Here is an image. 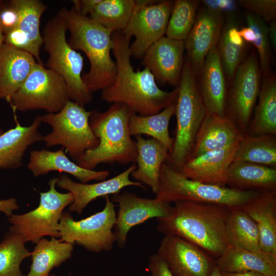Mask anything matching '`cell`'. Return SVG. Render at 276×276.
Segmentation results:
<instances>
[{
	"mask_svg": "<svg viewBox=\"0 0 276 276\" xmlns=\"http://www.w3.org/2000/svg\"><path fill=\"white\" fill-rule=\"evenodd\" d=\"M112 38L116 77L111 85L102 90L101 98L109 103H123L142 116L157 113L175 102L177 87L170 91L163 90L147 68L134 70L130 62L131 38L122 31L113 32Z\"/></svg>",
	"mask_w": 276,
	"mask_h": 276,
	"instance_id": "obj_1",
	"label": "cell"
},
{
	"mask_svg": "<svg viewBox=\"0 0 276 276\" xmlns=\"http://www.w3.org/2000/svg\"><path fill=\"white\" fill-rule=\"evenodd\" d=\"M169 214L157 218V229L164 235L191 242L215 260L229 244L226 223L229 208L210 203L177 201Z\"/></svg>",
	"mask_w": 276,
	"mask_h": 276,
	"instance_id": "obj_2",
	"label": "cell"
},
{
	"mask_svg": "<svg viewBox=\"0 0 276 276\" xmlns=\"http://www.w3.org/2000/svg\"><path fill=\"white\" fill-rule=\"evenodd\" d=\"M58 13L63 19L70 36L69 45L83 52L90 63L82 79L91 93L103 90L114 82L117 66L110 52L113 48V32L87 16L78 14L72 7L62 8Z\"/></svg>",
	"mask_w": 276,
	"mask_h": 276,
	"instance_id": "obj_3",
	"label": "cell"
},
{
	"mask_svg": "<svg viewBox=\"0 0 276 276\" xmlns=\"http://www.w3.org/2000/svg\"><path fill=\"white\" fill-rule=\"evenodd\" d=\"M132 113L126 105L120 103H113L103 112L92 111L89 125L99 143L76 159V164L93 170L103 163L125 165L135 163L137 149L128 127Z\"/></svg>",
	"mask_w": 276,
	"mask_h": 276,
	"instance_id": "obj_4",
	"label": "cell"
},
{
	"mask_svg": "<svg viewBox=\"0 0 276 276\" xmlns=\"http://www.w3.org/2000/svg\"><path fill=\"white\" fill-rule=\"evenodd\" d=\"M196 77L189 61L186 60L177 86L175 137L166 161L176 170L191 158L197 134L206 114Z\"/></svg>",
	"mask_w": 276,
	"mask_h": 276,
	"instance_id": "obj_5",
	"label": "cell"
},
{
	"mask_svg": "<svg viewBox=\"0 0 276 276\" xmlns=\"http://www.w3.org/2000/svg\"><path fill=\"white\" fill-rule=\"evenodd\" d=\"M66 31V25L58 13L45 24L41 34L49 54L45 67L64 80L70 100L84 107L91 102L93 95L82 79L83 58L69 45Z\"/></svg>",
	"mask_w": 276,
	"mask_h": 276,
	"instance_id": "obj_6",
	"label": "cell"
},
{
	"mask_svg": "<svg viewBox=\"0 0 276 276\" xmlns=\"http://www.w3.org/2000/svg\"><path fill=\"white\" fill-rule=\"evenodd\" d=\"M257 192L192 180L184 177L165 162L160 168L156 198L170 203L177 201H187L214 203L232 208L241 206Z\"/></svg>",
	"mask_w": 276,
	"mask_h": 276,
	"instance_id": "obj_7",
	"label": "cell"
},
{
	"mask_svg": "<svg viewBox=\"0 0 276 276\" xmlns=\"http://www.w3.org/2000/svg\"><path fill=\"white\" fill-rule=\"evenodd\" d=\"M91 112L70 100L59 112L41 116L42 123L52 128L43 137L45 146H61L75 160L86 151L97 147L99 141L89 125Z\"/></svg>",
	"mask_w": 276,
	"mask_h": 276,
	"instance_id": "obj_8",
	"label": "cell"
},
{
	"mask_svg": "<svg viewBox=\"0 0 276 276\" xmlns=\"http://www.w3.org/2000/svg\"><path fill=\"white\" fill-rule=\"evenodd\" d=\"M58 177L49 181L50 189L39 192L40 202L34 210L8 218L9 231L19 236L25 243H36L45 236L60 238L58 229L63 210L71 204L74 197L70 192L60 193L56 189Z\"/></svg>",
	"mask_w": 276,
	"mask_h": 276,
	"instance_id": "obj_9",
	"label": "cell"
},
{
	"mask_svg": "<svg viewBox=\"0 0 276 276\" xmlns=\"http://www.w3.org/2000/svg\"><path fill=\"white\" fill-rule=\"evenodd\" d=\"M68 100V89L64 80L53 71L37 62L9 103L16 111L44 110L48 113H55Z\"/></svg>",
	"mask_w": 276,
	"mask_h": 276,
	"instance_id": "obj_10",
	"label": "cell"
},
{
	"mask_svg": "<svg viewBox=\"0 0 276 276\" xmlns=\"http://www.w3.org/2000/svg\"><path fill=\"white\" fill-rule=\"evenodd\" d=\"M105 198L104 209L86 218L75 221L69 212H63L58 227L60 239L96 253L111 250L116 242L112 229L116 213L109 196Z\"/></svg>",
	"mask_w": 276,
	"mask_h": 276,
	"instance_id": "obj_11",
	"label": "cell"
},
{
	"mask_svg": "<svg viewBox=\"0 0 276 276\" xmlns=\"http://www.w3.org/2000/svg\"><path fill=\"white\" fill-rule=\"evenodd\" d=\"M135 1L132 15L122 32L134 37L130 45L131 56L142 59L147 50L166 34L174 2Z\"/></svg>",
	"mask_w": 276,
	"mask_h": 276,
	"instance_id": "obj_12",
	"label": "cell"
},
{
	"mask_svg": "<svg viewBox=\"0 0 276 276\" xmlns=\"http://www.w3.org/2000/svg\"><path fill=\"white\" fill-rule=\"evenodd\" d=\"M257 57L252 53L238 67L228 92L225 114L245 133L251 119L261 84Z\"/></svg>",
	"mask_w": 276,
	"mask_h": 276,
	"instance_id": "obj_13",
	"label": "cell"
},
{
	"mask_svg": "<svg viewBox=\"0 0 276 276\" xmlns=\"http://www.w3.org/2000/svg\"><path fill=\"white\" fill-rule=\"evenodd\" d=\"M110 200L119 205L113 232L116 242L121 249L125 246L129 231L133 226L152 218L165 217L172 208L170 203L157 198H142L128 192L112 194Z\"/></svg>",
	"mask_w": 276,
	"mask_h": 276,
	"instance_id": "obj_14",
	"label": "cell"
},
{
	"mask_svg": "<svg viewBox=\"0 0 276 276\" xmlns=\"http://www.w3.org/2000/svg\"><path fill=\"white\" fill-rule=\"evenodd\" d=\"M157 254L174 276H210L216 266L204 250L176 236L164 235Z\"/></svg>",
	"mask_w": 276,
	"mask_h": 276,
	"instance_id": "obj_15",
	"label": "cell"
},
{
	"mask_svg": "<svg viewBox=\"0 0 276 276\" xmlns=\"http://www.w3.org/2000/svg\"><path fill=\"white\" fill-rule=\"evenodd\" d=\"M183 41L163 36L145 52L141 64L147 68L156 82L177 87L184 64Z\"/></svg>",
	"mask_w": 276,
	"mask_h": 276,
	"instance_id": "obj_16",
	"label": "cell"
},
{
	"mask_svg": "<svg viewBox=\"0 0 276 276\" xmlns=\"http://www.w3.org/2000/svg\"><path fill=\"white\" fill-rule=\"evenodd\" d=\"M19 13L17 27L4 35V42L27 52L43 64L40 49L43 44L40 18L48 6L39 0H14Z\"/></svg>",
	"mask_w": 276,
	"mask_h": 276,
	"instance_id": "obj_17",
	"label": "cell"
},
{
	"mask_svg": "<svg viewBox=\"0 0 276 276\" xmlns=\"http://www.w3.org/2000/svg\"><path fill=\"white\" fill-rule=\"evenodd\" d=\"M221 11L202 7L197 14L195 23L184 41L188 59L196 76L209 51L217 46L221 33Z\"/></svg>",
	"mask_w": 276,
	"mask_h": 276,
	"instance_id": "obj_18",
	"label": "cell"
},
{
	"mask_svg": "<svg viewBox=\"0 0 276 276\" xmlns=\"http://www.w3.org/2000/svg\"><path fill=\"white\" fill-rule=\"evenodd\" d=\"M136 167V163H133L124 172L115 177L91 184L77 182L67 176L62 175L58 177L56 185L68 191L73 195L74 201L69 206V211L81 214L91 201L98 197H105L118 193L128 186L145 189L143 183L132 181L129 178L130 175Z\"/></svg>",
	"mask_w": 276,
	"mask_h": 276,
	"instance_id": "obj_19",
	"label": "cell"
},
{
	"mask_svg": "<svg viewBox=\"0 0 276 276\" xmlns=\"http://www.w3.org/2000/svg\"><path fill=\"white\" fill-rule=\"evenodd\" d=\"M239 143L222 149L209 151L190 158L177 171L192 180L226 187L227 172L234 162Z\"/></svg>",
	"mask_w": 276,
	"mask_h": 276,
	"instance_id": "obj_20",
	"label": "cell"
},
{
	"mask_svg": "<svg viewBox=\"0 0 276 276\" xmlns=\"http://www.w3.org/2000/svg\"><path fill=\"white\" fill-rule=\"evenodd\" d=\"M198 75V87L206 112L225 116L227 91L217 46L213 47L206 56Z\"/></svg>",
	"mask_w": 276,
	"mask_h": 276,
	"instance_id": "obj_21",
	"label": "cell"
},
{
	"mask_svg": "<svg viewBox=\"0 0 276 276\" xmlns=\"http://www.w3.org/2000/svg\"><path fill=\"white\" fill-rule=\"evenodd\" d=\"M15 127L0 135V169H17L22 166V159L28 148L42 141L44 136L39 131L41 116H37L31 125L21 126L12 110Z\"/></svg>",
	"mask_w": 276,
	"mask_h": 276,
	"instance_id": "obj_22",
	"label": "cell"
},
{
	"mask_svg": "<svg viewBox=\"0 0 276 276\" xmlns=\"http://www.w3.org/2000/svg\"><path fill=\"white\" fill-rule=\"evenodd\" d=\"M37 63L31 54L3 42L0 47V99L9 103Z\"/></svg>",
	"mask_w": 276,
	"mask_h": 276,
	"instance_id": "obj_23",
	"label": "cell"
},
{
	"mask_svg": "<svg viewBox=\"0 0 276 276\" xmlns=\"http://www.w3.org/2000/svg\"><path fill=\"white\" fill-rule=\"evenodd\" d=\"M244 134L226 116H219L206 112L197 134L190 158L209 151L234 145L240 142Z\"/></svg>",
	"mask_w": 276,
	"mask_h": 276,
	"instance_id": "obj_24",
	"label": "cell"
},
{
	"mask_svg": "<svg viewBox=\"0 0 276 276\" xmlns=\"http://www.w3.org/2000/svg\"><path fill=\"white\" fill-rule=\"evenodd\" d=\"M64 150L62 147L56 151L44 149L32 151L28 164V169L35 177L54 171L65 172L73 175L83 183L91 180L103 181L109 176L108 171H95L81 167L69 159Z\"/></svg>",
	"mask_w": 276,
	"mask_h": 276,
	"instance_id": "obj_25",
	"label": "cell"
},
{
	"mask_svg": "<svg viewBox=\"0 0 276 276\" xmlns=\"http://www.w3.org/2000/svg\"><path fill=\"white\" fill-rule=\"evenodd\" d=\"M241 207L257 224L261 250L276 257V191L258 192Z\"/></svg>",
	"mask_w": 276,
	"mask_h": 276,
	"instance_id": "obj_26",
	"label": "cell"
},
{
	"mask_svg": "<svg viewBox=\"0 0 276 276\" xmlns=\"http://www.w3.org/2000/svg\"><path fill=\"white\" fill-rule=\"evenodd\" d=\"M135 136L137 167L131 175L139 182L150 187L156 194L159 187L160 168L168 159L169 150L154 139H145L141 135Z\"/></svg>",
	"mask_w": 276,
	"mask_h": 276,
	"instance_id": "obj_27",
	"label": "cell"
},
{
	"mask_svg": "<svg viewBox=\"0 0 276 276\" xmlns=\"http://www.w3.org/2000/svg\"><path fill=\"white\" fill-rule=\"evenodd\" d=\"M227 186L241 191H276V168L234 161L227 172Z\"/></svg>",
	"mask_w": 276,
	"mask_h": 276,
	"instance_id": "obj_28",
	"label": "cell"
},
{
	"mask_svg": "<svg viewBox=\"0 0 276 276\" xmlns=\"http://www.w3.org/2000/svg\"><path fill=\"white\" fill-rule=\"evenodd\" d=\"M215 265L223 272L257 271L276 276V257L262 251H252L231 245L215 260Z\"/></svg>",
	"mask_w": 276,
	"mask_h": 276,
	"instance_id": "obj_29",
	"label": "cell"
},
{
	"mask_svg": "<svg viewBox=\"0 0 276 276\" xmlns=\"http://www.w3.org/2000/svg\"><path fill=\"white\" fill-rule=\"evenodd\" d=\"M258 102L254 109L246 133L257 135L276 134V78L269 74L263 78L258 96Z\"/></svg>",
	"mask_w": 276,
	"mask_h": 276,
	"instance_id": "obj_30",
	"label": "cell"
},
{
	"mask_svg": "<svg viewBox=\"0 0 276 276\" xmlns=\"http://www.w3.org/2000/svg\"><path fill=\"white\" fill-rule=\"evenodd\" d=\"M74 245L55 237L50 240L42 238L31 252L30 271L24 276H48L53 268L71 258Z\"/></svg>",
	"mask_w": 276,
	"mask_h": 276,
	"instance_id": "obj_31",
	"label": "cell"
},
{
	"mask_svg": "<svg viewBox=\"0 0 276 276\" xmlns=\"http://www.w3.org/2000/svg\"><path fill=\"white\" fill-rule=\"evenodd\" d=\"M225 232L229 245L252 251H262L257 224L241 206L229 209Z\"/></svg>",
	"mask_w": 276,
	"mask_h": 276,
	"instance_id": "obj_32",
	"label": "cell"
},
{
	"mask_svg": "<svg viewBox=\"0 0 276 276\" xmlns=\"http://www.w3.org/2000/svg\"><path fill=\"white\" fill-rule=\"evenodd\" d=\"M176 102L155 114L142 116L132 113L128 127L131 136L146 134L152 137L164 145L171 151L174 139L169 132V124L175 113Z\"/></svg>",
	"mask_w": 276,
	"mask_h": 276,
	"instance_id": "obj_33",
	"label": "cell"
},
{
	"mask_svg": "<svg viewBox=\"0 0 276 276\" xmlns=\"http://www.w3.org/2000/svg\"><path fill=\"white\" fill-rule=\"evenodd\" d=\"M234 161L276 168L275 135H252L245 133L236 151Z\"/></svg>",
	"mask_w": 276,
	"mask_h": 276,
	"instance_id": "obj_34",
	"label": "cell"
},
{
	"mask_svg": "<svg viewBox=\"0 0 276 276\" xmlns=\"http://www.w3.org/2000/svg\"><path fill=\"white\" fill-rule=\"evenodd\" d=\"M135 6V0H101L88 16L112 32L123 31Z\"/></svg>",
	"mask_w": 276,
	"mask_h": 276,
	"instance_id": "obj_35",
	"label": "cell"
},
{
	"mask_svg": "<svg viewBox=\"0 0 276 276\" xmlns=\"http://www.w3.org/2000/svg\"><path fill=\"white\" fill-rule=\"evenodd\" d=\"M24 241L10 231L0 243V276H24L20 269L21 262L31 256Z\"/></svg>",
	"mask_w": 276,
	"mask_h": 276,
	"instance_id": "obj_36",
	"label": "cell"
},
{
	"mask_svg": "<svg viewBox=\"0 0 276 276\" xmlns=\"http://www.w3.org/2000/svg\"><path fill=\"white\" fill-rule=\"evenodd\" d=\"M199 3L194 0L174 1L166 32L167 37L186 40L195 23Z\"/></svg>",
	"mask_w": 276,
	"mask_h": 276,
	"instance_id": "obj_37",
	"label": "cell"
},
{
	"mask_svg": "<svg viewBox=\"0 0 276 276\" xmlns=\"http://www.w3.org/2000/svg\"><path fill=\"white\" fill-rule=\"evenodd\" d=\"M248 27L255 32L256 39L252 43L258 53L260 67L263 78L270 74L271 60V45L268 37V27L265 21L250 12L246 13Z\"/></svg>",
	"mask_w": 276,
	"mask_h": 276,
	"instance_id": "obj_38",
	"label": "cell"
},
{
	"mask_svg": "<svg viewBox=\"0 0 276 276\" xmlns=\"http://www.w3.org/2000/svg\"><path fill=\"white\" fill-rule=\"evenodd\" d=\"M217 47L225 76L231 82L238 67L245 58V46H239L232 42L223 28Z\"/></svg>",
	"mask_w": 276,
	"mask_h": 276,
	"instance_id": "obj_39",
	"label": "cell"
},
{
	"mask_svg": "<svg viewBox=\"0 0 276 276\" xmlns=\"http://www.w3.org/2000/svg\"><path fill=\"white\" fill-rule=\"evenodd\" d=\"M238 2L264 21L270 22L275 19V0H241Z\"/></svg>",
	"mask_w": 276,
	"mask_h": 276,
	"instance_id": "obj_40",
	"label": "cell"
},
{
	"mask_svg": "<svg viewBox=\"0 0 276 276\" xmlns=\"http://www.w3.org/2000/svg\"><path fill=\"white\" fill-rule=\"evenodd\" d=\"M19 20V13L14 0L2 1L0 4V24L3 35L14 30Z\"/></svg>",
	"mask_w": 276,
	"mask_h": 276,
	"instance_id": "obj_41",
	"label": "cell"
},
{
	"mask_svg": "<svg viewBox=\"0 0 276 276\" xmlns=\"http://www.w3.org/2000/svg\"><path fill=\"white\" fill-rule=\"evenodd\" d=\"M148 268L151 272L149 276H174L165 262L157 253L149 257Z\"/></svg>",
	"mask_w": 276,
	"mask_h": 276,
	"instance_id": "obj_42",
	"label": "cell"
},
{
	"mask_svg": "<svg viewBox=\"0 0 276 276\" xmlns=\"http://www.w3.org/2000/svg\"><path fill=\"white\" fill-rule=\"evenodd\" d=\"M101 0H73V8L79 15L83 16H87L94 10L96 6Z\"/></svg>",
	"mask_w": 276,
	"mask_h": 276,
	"instance_id": "obj_43",
	"label": "cell"
},
{
	"mask_svg": "<svg viewBox=\"0 0 276 276\" xmlns=\"http://www.w3.org/2000/svg\"><path fill=\"white\" fill-rule=\"evenodd\" d=\"M18 208L17 201L14 198L0 200V212L4 213L8 217L13 214V211Z\"/></svg>",
	"mask_w": 276,
	"mask_h": 276,
	"instance_id": "obj_44",
	"label": "cell"
},
{
	"mask_svg": "<svg viewBox=\"0 0 276 276\" xmlns=\"http://www.w3.org/2000/svg\"><path fill=\"white\" fill-rule=\"evenodd\" d=\"M239 33L242 39L247 42L252 43L256 39L254 31L248 26L243 27L239 30Z\"/></svg>",
	"mask_w": 276,
	"mask_h": 276,
	"instance_id": "obj_45",
	"label": "cell"
},
{
	"mask_svg": "<svg viewBox=\"0 0 276 276\" xmlns=\"http://www.w3.org/2000/svg\"><path fill=\"white\" fill-rule=\"evenodd\" d=\"M268 37L271 47L275 51L276 48V23L275 20L269 22Z\"/></svg>",
	"mask_w": 276,
	"mask_h": 276,
	"instance_id": "obj_46",
	"label": "cell"
},
{
	"mask_svg": "<svg viewBox=\"0 0 276 276\" xmlns=\"http://www.w3.org/2000/svg\"><path fill=\"white\" fill-rule=\"evenodd\" d=\"M222 272L223 276H267L257 271H244L239 272Z\"/></svg>",
	"mask_w": 276,
	"mask_h": 276,
	"instance_id": "obj_47",
	"label": "cell"
},
{
	"mask_svg": "<svg viewBox=\"0 0 276 276\" xmlns=\"http://www.w3.org/2000/svg\"><path fill=\"white\" fill-rule=\"evenodd\" d=\"M210 276H223L222 274L221 271L219 270V269L215 266V268H214L212 272L210 275Z\"/></svg>",
	"mask_w": 276,
	"mask_h": 276,
	"instance_id": "obj_48",
	"label": "cell"
},
{
	"mask_svg": "<svg viewBox=\"0 0 276 276\" xmlns=\"http://www.w3.org/2000/svg\"><path fill=\"white\" fill-rule=\"evenodd\" d=\"M3 41H4V35L2 32V29L1 25L0 24V47L1 44H2V43L3 42Z\"/></svg>",
	"mask_w": 276,
	"mask_h": 276,
	"instance_id": "obj_49",
	"label": "cell"
},
{
	"mask_svg": "<svg viewBox=\"0 0 276 276\" xmlns=\"http://www.w3.org/2000/svg\"><path fill=\"white\" fill-rule=\"evenodd\" d=\"M3 132H3V130H2V129H1V128L0 127V135H1V134H2Z\"/></svg>",
	"mask_w": 276,
	"mask_h": 276,
	"instance_id": "obj_50",
	"label": "cell"
},
{
	"mask_svg": "<svg viewBox=\"0 0 276 276\" xmlns=\"http://www.w3.org/2000/svg\"><path fill=\"white\" fill-rule=\"evenodd\" d=\"M48 276H59V275H57L54 274H50Z\"/></svg>",
	"mask_w": 276,
	"mask_h": 276,
	"instance_id": "obj_51",
	"label": "cell"
},
{
	"mask_svg": "<svg viewBox=\"0 0 276 276\" xmlns=\"http://www.w3.org/2000/svg\"><path fill=\"white\" fill-rule=\"evenodd\" d=\"M2 1H0V4L1 3Z\"/></svg>",
	"mask_w": 276,
	"mask_h": 276,
	"instance_id": "obj_52",
	"label": "cell"
},
{
	"mask_svg": "<svg viewBox=\"0 0 276 276\" xmlns=\"http://www.w3.org/2000/svg\"></svg>",
	"mask_w": 276,
	"mask_h": 276,
	"instance_id": "obj_53",
	"label": "cell"
}]
</instances>
